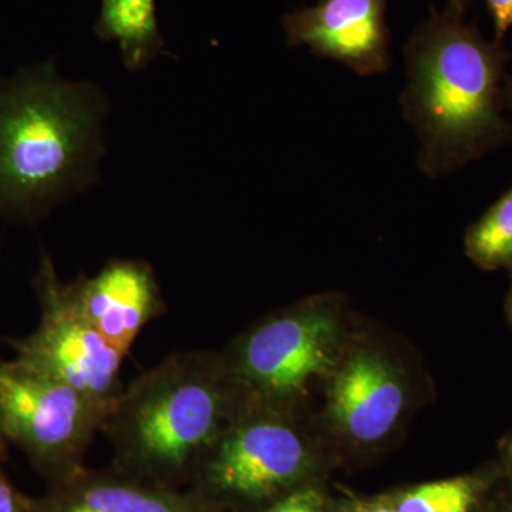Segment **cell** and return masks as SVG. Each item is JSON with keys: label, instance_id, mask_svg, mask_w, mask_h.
<instances>
[{"label": "cell", "instance_id": "cell-21", "mask_svg": "<svg viewBox=\"0 0 512 512\" xmlns=\"http://www.w3.org/2000/svg\"><path fill=\"white\" fill-rule=\"evenodd\" d=\"M464 3L466 0H450V9H448V13L454 16H460L463 13Z\"/></svg>", "mask_w": 512, "mask_h": 512}, {"label": "cell", "instance_id": "cell-10", "mask_svg": "<svg viewBox=\"0 0 512 512\" xmlns=\"http://www.w3.org/2000/svg\"><path fill=\"white\" fill-rule=\"evenodd\" d=\"M404 389L389 363L360 352L339 370L330 389V414L359 444H375L394 429L404 407Z\"/></svg>", "mask_w": 512, "mask_h": 512}, {"label": "cell", "instance_id": "cell-20", "mask_svg": "<svg viewBox=\"0 0 512 512\" xmlns=\"http://www.w3.org/2000/svg\"><path fill=\"white\" fill-rule=\"evenodd\" d=\"M0 512H16L15 495L2 477H0Z\"/></svg>", "mask_w": 512, "mask_h": 512}, {"label": "cell", "instance_id": "cell-12", "mask_svg": "<svg viewBox=\"0 0 512 512\" xmlns=\"http://www.w3.org/2000/svg\"><path fill=\"white\" fill-rule=\"evenodd\" d=\"M503 477L501 467H493L468 476L417 485L390 501L397 512H476Z\"/></svg>", "mask_w": 512, "mask_h": 512}, {"label": "cell", "instance_id": "cell-17", "mask_svg": "<svg viewBox=\"0 0 512 512\" xmlns=\"http://www.w3.org/2000/svg\"><path fill=\"white\" fill-rule=\"evenodd\" d=\"M476 512H512V490L488 495Z\"/></svg>", "mask_w": 512, "mask_h": 512}, {"label": "cell", "instance_id": "cell-1", "mask_svg": "<svg viewBox=\"0 0 512 512\" xmlns=\"http://www.w3.org/2000/svg\"><path fill=\"white\" fill-rule=\"evenodd\" d=\"M406 59L403 106L419 133L421 170L444 174L503 143L510 126L500 110V49L458 16L434 13L414 32Z\"/></svg>", "mask_w": 512, "mask_h": 512}, {"label": "cell", "instance_id": "cell-2", "mask_svg": "<svg viewBox=\"0 0 512 512\" xmlns=\"http://www.w3.org/2000/svg\"><path fill=\"white\" fill-rule=\"evenodd\" d=\"M104 101L52 73L0 92V205L30 211L92 183Z\"/></svg>", "mask_w": 512, "mask_h": 512}, {"label": "cell", "instance_id": "cell-6", "mask_svg": "<svg viewBox=\"0 0 512 512\" xmlns=\"http://www.w3.org/2000/svg\"><path fill=\"white\" fill-rule=\"evenodd\" d=\"M208 473L222 493L264 500L308 476V441L282 414L242 404L212 446Z\"/></svg>", "mask_w": 512, "mask_h": 512}, {"label": "cell", "instance_id": "cell-22", "mask_svg": "<svg viewBox=\"0 0 512 512\" xmlns=\"http://www.w3.org/2000/svg\"><path fill=\"white\" fill-rule=\"evenodd\" d=\"M504 99L507 101L508 106L512 107V79L508 82L507 89H505Z\"/></svg>", "mask_w": 512, "mask_h": 512}, {"label": "cell", "instance_id": "cell-8", "mask_svg": "<svg viewBox=\"0 0 512 512\" xmlns=\"http://www.w3.org/2000/svg\"><path fill=\"white\" fill-rule=\"evenodd\" d=\"M389 0H319L284 19L289 46H308L313 55L346 64L360 76L389 67Z\"/></svg>", "mask_w": 512, "mask_h": 512}, {"label": "cell", "instance_id": "cell-9", "mask_svg": "<svg viewBox=\"0 0 512 512\" xmlns=\"http://www.w3.org/2000/svg\"><path fill=\"white\" fill-rule=\"evenodd\" d=\"M76 288L86 318L124 356L140 330L163 311L153 269L136 259H114L94 278L77 281Z\"/></svg>", "mask_w": 512, "mask_h": 512}, {"label": "cell", "instance_id": "cell-23", "mask_svg": "<svg viewBox=\"0 0 512 512\" xmlns=\"http://www.w3.org/2000/svg\"><path fill=\"white\" fill-rule=\"evenodd\" d=\"M507 313H508V318H510L511 323H512V269H511V291H510V295H508Z\"/></svg>", "mask_w": 512, "mask_h": 512}, {"label": "cell", "instance_id": "cell-7", "mask_svg": "<svg viewBox=\"0 0 512 512\" xmlns=\"http://www.w3.org/2000/svg\"><path fill=\"white\" fill-rule=\"evenodd\" d=\"M335 315L305 306L266 320L242 340L232 373L259 394L284 397L299 392L333 362Z\"/></svg>", "mask_w": 512, "mask_h": 512}, {"label": "cell", "instance_id": "cell-14", "mask_svg": "<svg viewBox=\"0 0 512 512\" xmlns=\"http://www.w3.org/2000/svg\"><path fill=\"white\" fill-rule=\"evenodd\" d=\"M74 504L92 512H187L174 498L120 484L90 485Z\"/></svg>", "mask_w": 512, "mask_h": 512}, {"label": "cell", "instance_id": "cell-24", "mask_svg": "<svg viewBox=\"0 0 512 512\" xmlns=\"http://www.w3.org/2000/svg\"><path fill=\"white\" fill-rule=\"evenodd\" d=\"M3 454V439L0 437V457H2Z\"/></svg>", "mask_w": 512, "mask_h": 512}, {"label": "cell", "instance_id": "cell-16", "mask_svg": "<svg viewBox=\"0 0 512 512\" xmlns=\"http://www.w3.org/2000/svg\"><path fill=\"white\" fill-rule=\"evenodd\" d=\"M493 13L497 35L503 36L512 26V0H487Z\"/></svg>", "mask_w": 512, "mask_h": 512}, {"label": "cell", "instance_id": "cell-4", "mask_svg": "<svg viewBox=\"0 0 512 512\" xmlns=\"http://www.w3.org/2000/svg\"><path fill=\"white\" fill-rule=\"evenodd\" d=\"M116 402L80 392L18 359L0 362V436L43 463L79 456Z\"/></svg>", "mask_w": 512, "mask_h": 512}, {"label": "cell", "instance_id": "cell-3", "mask_svg": "<svg viewBox=\"0 0 512 512\" xmlns=\"http://www.w3.org/2000/svg\"><path fill=\"white\" fill-rule=\"evenodd\" d=\"M237 382L215 356L178 353L121 392L103 430L146 466L184 467L208 453L238 413Z\"/></svg>", "mask_w": 512, "mask_h": 512}, {"label": "cell", "instance_id": "cell-19", "mask_svg": "<svg viewBox=\"0 0 512 512\" xmlns=\"http://www.w3.org/2000/svg\"><path fill=\"white\" fill-rule=\"evenodd\" d=\"M501 450V471L504 478H507L508 487L512 490V434L505 437L500 446Z\"/></svg>", "mask_w": 512, "mask_h": 512}, {"label": "cell", "instance_id": "cell-11", "mask_svg": "<svg viewBox=\"0 0 512 512\" xmlns=\"http://www.w3.org/2000/svg\"><path fill=\"white\" fill-rule=\"evenodd\" d=\"M96 33L106 42L119 43L123 62L131 72L147 67L164 49L156 0H101Z\"/></svg>", "mask_w": 512, "mask_h": 512}, {"label": "cell", "instance_id": "cell-5", "mask_svg": "<svg viewBox=\"0 0 512 512\" xmlns=\"http://www.w3.org/2000/svg\"><path fill=\"white\" fill-rule=\"evenodd\" d=\"M36 289L42 319L29 338L12 343L16 359L90 396L119 399L124 355L84 315L76 282L63 284L50 259L45 258Z\"/></svg>", "mask_w": 512, "mask_h": 512}, {"label": "cell", "instance_id": "cell-13", "mask_svg": "<svg viewBox=\"0 0 512 512\" xmlns=\"http://www.w3.org/2000/svg\"><path fill=\"white\" fill-rule=\"evenodd\" d=\"M466 252L485 269H512V187L494 202L466 235Z\"/></svg>", "mask_w": 512, "mask_h": 512}, {"label": "cell", "instance_id": "cell-15", "mask_svg": "<svg viewBox=\"0 0 512 512\" xmlns=\"http://www.w3.org/2000/svg\"><path fill=\"white\" fill-rule=\"evenodd\" d=\"M274 512H323L318 497L311 493L291 495Z\"/></svg>", "mask_w": 512, "mask_h": 512}, {"label": "cell", "instance_id": "cell-18", "mask_svg": "<svg viewBox=\"0 0 512 512\" xmlns=\"http://www.w3.org/2000/svg\"><path fill=\"white\" fill-rule=\"evenodd\" d=\"M343 512H397L392 501L353 500L346 504Z\"/></svg>", "mask_w": 512, "mask_h": 512}, {"label": "cell", "instance_id": "cell-25", "mask_svg": "<svg viewBox=\"0 0 512 512\" xmlns=\"http://www.w3.org/2000/svg\"><path fill=\"white\" fill-rule=\"evenodd\" d=\"M0 437H2V436H0ZM2 439H3V437H2Z\"/></svg>", "mask_w": 512, "mask_h": 512}]
</instances>
